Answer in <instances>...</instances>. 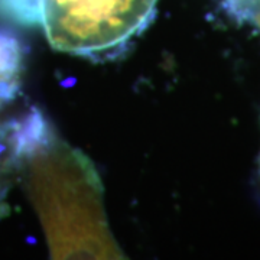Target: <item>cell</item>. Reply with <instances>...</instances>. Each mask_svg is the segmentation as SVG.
Wrapping results in <instances>:
<instances>
[{
    "label": "cell",
    "mask_w": 260,
    "mask_h": 260,
    "mask_svg": "<svg viewBox=\"0 0 260 260\" xmlns=\"http://www.w3.org/2000/svg\"><path fill=\"white\" fill-rule=\"evenodd\" d=\"M156 5L158 0H0V12L39 23L59 52L100 59L120 54L148 28Z\"/></svg>",
    "instance_id": "obj_2"
},
{
    "label": "cell",
    "mask_w": 260,
    "mask_h": 260,
    "mask_svg": "<svg viewBox=\"0 0 260 260\" xmlns=\"http://www.w3.org/2000/svg\"><path fill=\"white\" fill-rule=\"evenodd\" d=\"M15 155L29 184L54 259H124L104 213L102 179L83 152L71 148L32 107L15 119Z\"/></svg>",
    "instance_id": "obj_1"
},
{
    "label": "cell",
    "mask_w": 260,
    "mask_h": 260,
    "mask_svg": "<svg viewBox=\"0 0 260 260\" xmlns=\"http://www.w3.org/2000/svg\"><path fill=\"white\" fill-rule=\"evenodd\" d=\"M256 188H257V192L260 197V153L259 159H257V171H256Z\"/></svg>",
    "instance_id": "obj_6"
},
{
    "label": "cell",
    "mask_w": 260,
    "mask_h": 260,
    "mask_svg": "<svg viewBox=\"0 0 260 260\" xmlns=\"http://www.w3.org/2000/svg\"><path fill=\"white\" fill-rule=\"evenodd\" d=\"M25 62V48L16 34L0 26V109L16 99Z\"/></svg>",
    "instance_id": "obj_3"
},
{
    "label": "cell",
    "mask_w": 260,
    "mask_h": 260,
    "mask_svg": "<svg viewBox=\"0 0 260 260\" xmlns=\"http://www.w3.org/2000/svg\"><path fill=\"white\" fill-rule=\"evenodd\" d=\"M254 25H256V26H257V28L260 29V18L257 19V20H256V23H254Z\"/></svg>",
    "instance_id": "obj_7"
},
{
    "label": "cell",
    "mask_w": 260,
    "mask_h": 260,
    "mask_svg": "<svg viewBox=\"0 0 260 260\" xmlns=\"http://www.w3.org/2000/svg\"><path fill=\"white\" fill-rule=\"evenodd\" d=\"M224 8L239 22L256 23L260 18V0H223Z\"/></svg>",
    "instance_id": "obj_5"
},
{
    "label": "cell",
    "mask_w": 260,
    "mask_h": 260,
    "mask_svg": "<svg viewBox=\"0 0 260 260\" xmlns=\"http://www.w3.org/2000/svg\"><path fill=\"white\" fill-rule=\"evenodd\" d=\"M19 168L18 159L15 156L12 140H10L9 120L0 124V211L5 208L6 195V177L12 169Z\"/></svg>",
    "instance_id": "obj_4"
}]
</instances>
